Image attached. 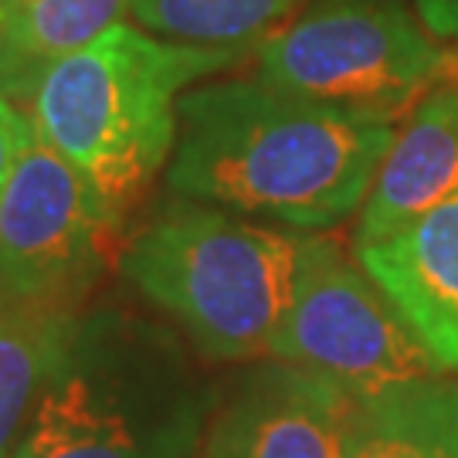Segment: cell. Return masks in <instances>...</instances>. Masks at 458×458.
Returning <instances> with one entry per match:
<instances>
[{"label": "cell", "mask_w": 458, "mask_h": 458, "mask_svg": "<svg viewBox=\"0 0 458 458\" xmlns=\"http://www.w3.org/2000/svg\"><path fill=\"white\" fill-rule=\"evenodd\" d=\"M394 132V123L262 79L211 82L177 102L170 187L302 231L333 228L363 204Z\"/></svg>", "instance_id": "1"}, {"label": "cell", "mask_w": 458, "mask_h": 458, "mask_svg": "<svg viewBox=\"0 0 458 458\" xmlns=\"http://www.w3.org/2000/svg\"><path fill=\"white\" fill-rule=\"evenodd\" d=\"M119 211L34 136L0 194V289L75 310L113 255Z\"/></svg>", "instance_id": "7"}, {"label": "cell", "mask_w": 458, "mask_h": 458, "mask_svg": "<svg viewBox=\"0 0 458 458\" xmlns=\"http://www.w3.org/2000/svg\"><path fill=\"white\" fill-rule=\"evenodd\" d=\"M306 251L310 234H282L225 211L191 208L140 231L119 268L208 357L251 360L272 353Z\"/></svg>", "instance_id": "4"}, {"label": "cell", "mask_w": 458, "mask_h": 458, "mask_svg": "<svg viewBox=\"0 0 458 458\" xmlns=\"http://www.w3.org/2000/svg\"><path fill=\"white\" fill-rule=\"evenodd\" d=\"M425 31L442 41H458V0H414Z\"/></svg>", "instance_id": "16"}, {"label": "cell", "mask_w": 458, "mask_h": 458, "mask_svg": "<svg viewBox=\"0 0 458 458\" xmlns=\"http://www.w3.org/2000/svg\"><path fill=\"white\" fill-rule=\"evenodd\" d=\"M357 397L293 363H265L214 414L204 458H344Z\"/></svg>", "instance_id": "8"}, {"label": "cell", "mask_w": 458, "mask_h": 458, "mask_svg": "<svg viewBox=\"0 0 458 458\" xmlns=\"http://www.w3.org/2000/svg\"><path fill=\"white\" fill-rule=\"evenodd\" d=\"M302 0H130L140 28L200 48H251L282 28Z\"/></svg>", "instance_id": "14"}, {"label": "cell", "mask_w": 458, "mask_h": 458, "mask_svg": "<svg viewBox=\"0 0 458 458\" xmlns=\"http://www.w3.org/2000/svg\"><path fill=\"white\" fill-rule=\"evenodd\" d=\"M272 89L397 123L448 85L458 51L438 48L401 0H312L255 45Z\"/></svg>", "instance_id": "5"}, {"label": "cell", "mask_w": 458, "mask_h": 458, "mask_svg": "<svg viewBox=\"0 0 458 458\" xmlns=\"http://www.w3.org/2000/svg\"><path fill=\"white\" fill-rule=\"evenodd\" d=\"M344 458H458V380L435 374L360 397Z\"/></svg>", "instance_id": "11"}, {"label": "cell", "mask_w": 458, "mask_h": 458, "mask_svg": "<svg viewBox=\"0 0 458 458\" xmlns=\"http://www.w3.org/2000/svg\"><path fill=\"white\" fill-rule=\"evenodd\" d=\"M75 323V310L24 302L0 289V458L21 438Z\"/></svg>", "instance_id": "12"}, {"label": "cell", "mask_w": 458, "mask_h": 458, "mask_svg": "<svg viewBox=\"0 0 458 458\" xmlns=\"http://www.w3.org/2000/svg\"><path fill=\"white\" fill-rule=\"evenodd\" d=\"M130 11V0H24L0 11V89L24 98L34 75L89 45Z\"/></svg>", "instance_id": "13"}, {"label": "cell", "mask_w": 458, "mask_h": 458, "mask_svg": "<svg viewBox=\"0 0 458 458\" xmlns=\"http://www.w3.org/2000/svg\"><path fill=\"white\" fill-rule=\"evenodd\" d=\"M242 58L245 48L164 41L115 21L41 68L21 102L34 136L123 211L170 160L183 92Z\"/></svg>", "instance_id": "2"}, {"label": "cell", "mask_w": 458, "mask_h": 458, "mask_svg": "<svg viewBox=\"0 0 458 458\" xmlns=\"http://www.w3.org/2000/svg\"><path fill=\"white\" fill-rule=\"evenodd\" d=\"M438 370H458V191L411 225L357 248Z\"/></svg>", "instance_id": "9"}, {"label": "cell", "mask_w": 458, "mask_h": 458, "mask_svg": "<svg viewBox=\"0 0 458 458\" xmlns=\"http://www.w3.org/2000/svg\"><path fill=\"white\" fill-rule=\"evenodd\" d=\"M17 4H24V0H0V11H7V7H17Z\"/></svg>", "instance_id": "17"}, {"label": "cell", "mask_w": 458, "mask_h": 458, "mask_svg": "<svg viewBox=\"0 0 458 458\" xmlns=\"http://www.w3.org/2000/svg\"><path fill=\"white\" fill-rule=\"evenodd\" d=\"M458 191V89L428 92L394 132L357 221V248L384 242Z\"/></svg>", "instance_id": "10"}, {"label": "cell", "mask_w": 458, "mask_h": 458, "mask_svg": "<svg viewBox=\"0 0 458 458\" xmlns=\"http://www.w3.org/2000/svg\"><path fill=\"white\" fill-rule=\"evenodd\" d=\"M455 380H458V377H455Z\"/></svg>", "instance_id": "19"}, {"label": "cell", "mask_w": 458, "mask_h": 458, "mask_svg": "<svg viewBox=\"0 0 458 458\" xmlns=\"http://www.w3.org/2000/svg\"><path fill=\"white\" fill-rule=\"evenodd\" d=\"M211 404L174 333L98 310L75 323L7 458H191Z\"/></svg>", "instance_id": "3"}, {"label": "cell", "mask_w": 458, "mask_h": 458, "mask_svg": "<svg viewBox=\"0 0 458 458\" xmlns=\"http://www.w3.org/2000/svg\"><path fill=\"white\" fill-rule=\"evenodd\" d=\"M272 357L340 384L357 401L442 374L387 293L340 245L310 234L293 310Z\"/></svg>", "instance_id": "6"}, {"label": "cell", "mask_w": 458, "mask_h": 458, "mask_svg": "<svg viewBox=\"0 0 458 458\" xmlns=\"http://www.w3.org/2000/svg\"><path fill=\"white\" fill-rule=\"evenodd\" d=\"M34 143V126L31 115L17 106L14 98L0 89V194L11 181L14 166L21 164V157L28 153Z\"/></svg>", "instance_id": "15"}, {"label": "cell", "mask_w": 458, "mask_h": 458, "mask_svg": "<svg viewBox=\"0 0 458 458\" xmlns=\"http://www.w3.org/2000/svg\"><path fill=\"white\" fill-rule=\"evenodd\" d=\"M448 85H455V89H458V65H455V75H452V82H448Z\"/></svg>", "instance_id": "18"}]
</instances>
